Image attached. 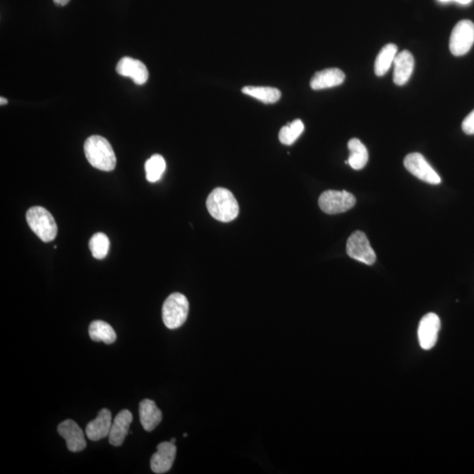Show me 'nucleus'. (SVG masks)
I'll list each match as a JSON object with an SVG mask.
<instances>
[{"label":"nucleus","mask_w":474,"mask_h":474,"mask_svg":"<svg viewBox=\"0 0 474 474\" xmlns=\"http://www.w3.org/2000/svg\"><path fill=\"white\" fill-rule=\"evenodd\" d=\"M7 104V100L6 98H0V105H4Z\"/></svg>","instance_id":"28"},{"label":"nucleus","mask_w":474,"mask_h":474,"mask_svg":"<svg viewBox=\"0 0 474 474\" xmlns=\"http://www.w3.org/2000/svg\"><path fill=\"white\" fill-rule=\"evenodd\" d=\"M405 168L420 180L431 185L441 183V177L420 153H411L404 159Z\"/></svg>","instance_id":"8"},{"label":"nucleus","mask_w":474,"mask_h":474,"mask_svg":"<svg viewBox=\"0 0 474 474\" xmlns=\"http://www.w3.org/2000/svg\"><path fill=\"white\" fill-rule=\"evenodd\" d=\"M348 149L350 150V157L348 163L352 169L361 170L367 164L369 155L366 147L358 138H352L348 143Z\"/></svg>","instance_id":"19"},{"label":"nucleus","mask_w":474,"mask_h":474,"mask_svg":"<svg viewBox=\"0 0 474 474\" xmlns=\"http://www.w3.org/2000/svg\"><path fill=\"white\" fill-rule=\"evenodd\" d=\"M132 421V413L128 409H123L115 416L109 433V443L112 445L118 447L123 445L130 431Z\"/></svg>","instance_id":"15"},{"label":"nucleus","mask_w":474,"mask_h":474,"mask_svg":"<svg viewBox=\"0 0 474 474\" xmlns=\"http://www.w3.org/2000/svg\"><path fill=\"white\" fill-rule=\"evenodd\" d=\"M346 252L351 259L368 265L373 264L376 261V254L371 248L366 234L363 233L362 231L356 230L349 237Z\"/></svg>","instance_id":"7"},{"label":"nucleus","mask_w":474,"mask_h":474,"mask_svg":"<svg viewBox=\"0 0 474 474\" xmlns=\"http://www.w3.org/2000/svg\"><path fill=\"white\" fill-rule=\"evenodd\" d=\"M345 74L337 68H331L318 71L311 78V88L316 91L332 88V87L342 85L344 82Z\"/></svg>","instance_id":"16"},{"label":"nucleus","mask_w":474,"mask_h":474,"mask_svg":"<svg viewBox=\"0 0 474 474\" xmlns=\"http://www.w3.org/2000/svg\"><path fill=\"white\" fill-rule=\"evenodd\" d=\"M304 131V124L301 120H295L280 130L279 138L284 145H292Z\"/></svg>","instance_id":"23"},{"label":"nucleus","mask_w":474,"mask_h":474,"mask_svg":"<svg viewBox=\"0 0 474 474\" xmlns=\"http://www.w3.org/2000/svg\"><path fill=\"white\" fill-rule=\"evenodd\" d=\"M89 335L94 342H103L112 344L115 342L117 336L115 329L104 321H93L90 324Z\"/></svg>","instance_id":"18"},{"label":"nucleus","mask_w":474,"mask_h":474,"mask_svg":"<svg viewBox=\"0 0 474 474\" xmlns=\"http://www.w3.org/2000/svg\"><path fill=\"white\" fill-rule=\"evenodd\" d=\"M474 43V24L468 20L458 22L451 32L450 49L453 55L461 56L468 53Z\"/></svg>","instance_id":"6"},{"label":"nucleus","mask_w":474,"mask_h":474,"mask_svg":"<svg viewBox=\"0 0 474 474\" xmlns=\"http://www.w3.org/2000/svg\"><path fill=\"white\" fill-rule=\"evenodd\" d=\"M318 203L324 213L337 215L351 210L355 206L356 198L346 191L329 190L321 193Z\"/></svg>","instance_id":"5"},{"label":"nucleus","mask_w":474,"mask_h":474,"mask_svg":"<svg viewBox=\"0 0 474 474\" xmlns=\"http://www.w3.org/2000/svg\"><path fill=\"white\" fill-rule=\"evenodd\" d=\"M89 247L95 259H103L108 256L109 252V238L104 233H96L91 238Z\"/></svg>","instance_id":"24"},{"label":"nucleus","mask_w":474,"mask_h":474,"mask_svg":"<svg viewBox=\"0 0 474 474\" xmlns=\"http://www.w3.org/2000/svg\"><path fill=\"white\" fill-rule=\"evenodd\" d=\"M71 0H54V2L56 5L60 6H66L68 3H69Z\"/></svg>","instance_id":"26"},{"label":"nucleus","mask_w":474,"mask_h":474,"mask_svg":"<svg viewBox=\"0 0 474 474\" xmlns=\"http://www.w3.org/2000/svg\"><path fill=\"white\" fill-rule=\"evenodd\" d=\"M61 437L66 439L68 450L79 453L86 449V441L82 428L73 420H66L58 427Z\"/></svg>","instance_id":"10"},{"label":"nucleus","mask_w":474,"mask_h":474,"mask_svg":"<svg viewBox=\"0 0 474 474\" xmlns=\"http://www.w3.org/2000/svg\"><path fill=\"white\" fill-rule=\"evenodd\" d=\"M116 71L123 77L130 78L136 85L142 86L149 78V71L141 61L125 56L119 61Z\"/></svg>","instance_id":"12"},{"label":"nucleus","mask_w":474,"mask_h":474,"mask_svg":"<svg viewBox=\"0 0 474 474\" xmlns=\"http://www.w3.org/2000/svg\"><path fill=\"white\" fill-rule=\"evenodd\" d=\"M207 208L212 217L222 222H232L239 214L237 199L230 190L222 187L214 189L208 195Z\"/></svg>","instance_id":"2"},{"label":"nucleus","mask_w":474,"mask_h":474,"mask_svg":"<svg viewBox=\"0 0 474 474\" xmlns=\"http://www.w3.org/2000/svg\"><path fill=\"white\" fill-rule=\"evenodd\" d=\"M166 170V162L161 155H153L148 159L145 164V172L147 180L150 183H155L163 176Z\"/></svg>","instance_id":"22"},{"label":"nucleus","mask_w":474,"mask_h":474,"mask_svg":"<svg viewBox=\"0 0 474 474\" xmlns=\"http://www.w3.org/2000/svg\"><path fill=\"white\" fill-rule=\"evenodd\" d=\"M398 48L396 44L389 43L383 47L379 51L374 64L375 74L382 77L386 74L393 63L394 58L398 54Z\"/></svg>","instance_id":"20"},{"label":"nucleus","mask_w":474,"mask_h":474,"mask_svg":"<svg viewBox=\"0 0 474 474\" xmlns=\"http://www.w3.org/2000/svg\"><path fill=\"white\" fill-rule=\"evenodd\" d=\"M393 66V82L397 86H403L408 83L414 71V56L408 51L398 53Z\"/></svg>","instance_id":"14"},{"label":"nucleus","mask_w":474,"mask_h":474,"mask_svg":"<svg viewBox=\"0 0 474 474\" xmlns=\"http://www.w3.org/2000/svg\"><path fill=\"white\" fill-rule=\"evenodd\" d=\"M242 92L250 97L257 98L263 103L273 104L280 100L282 93L279 89L274 87L264 86H245L242 89Z\"/></svg>","instance_id":"21"},{"label":"nucleus","mask_w":474,"mask_h":474,"mask_svg":"<svg viewBox=\"0 0 474 474\" xmlns=\"http://www.w3.org/2000/svg\"><path fill=\"white\" fill-rule=\"evenodd\" d=\"M462 130L466 135H474V110L463 121Z\"/></svg>","instance_id":"25"},{"label":"nucleus","mask_w":474,"mask_h":474,"mask_svg":"<svg viewBox=\"0 0 474 474\" xmlns=\"http://www.w3.org/2000/svg\"><path fill=\"white\" fill-rule=\"evenodd\" d=\"M157 453L150 460V468L155 473L162 474L169 472L175 460L177 447L172 442H163L157 447Z\"/></svg>","instance_id":"11"},{"label":"nucleus","mask_w":474,"mask_h":474,"mask_svg":"<svg viewBox=\"0 0 474 474\" xmlns=\"http://www.w3.org/2000/svg\"><path fill=\"white\" fill-rule=\"evenodd\" d=\"M170 442H172V443H176V438H172V439H170Z\"/></svg>","instance_id":"30"},{"label":"nucleus","mask_w":474,"mask_h":474,"mask_svg":"<svg viewBox=\"0 0 474 474\" xmlns=\"http://www.w3.org/2000/svg\"><path fill=\"white\" fill-rule=\"evenodd\" d=\"M140 422L148 432L153 431L163 419L160 409L158 408L154 401L145 399L139 404Z\"/></svg>","instance_id":"17"},{"label":"nucleus","mask_w":474,"mask_h":474,"mask_svg":"<svg viewBox=\"0 0 474 474\" xmlns=\"http://www.w3.org/2000/svg\"><path fill=\"white\" fill-rule=\"evenodd\" d=\"M189 302L184 294L174 293L165 299L162 309L163 321L167 328H180L187 319Z\"/></svg>","instance_id":"4"},{"label":"nucleus","mask_w":474,"mask_h":474,"mask_svg":"<svg viewBox=\"0 0 474 474\" xmlns=\"http://www.w3.org/2000/svg\"><path fill=\"white\" fill-rule=\"evenodd\" d=\"M26 222L41 241L45 242L55 240L58 235V225L53 215L41 207H34L26 212Z\"/></svg>","instance_id":"3"},{"label":"nucleus","mask_w":474,"mask_h":474,"mask_svg":"<svg viewBox=\"0 0 474 474\" xmlns=\"http://www.w3.org/2000/svg\"><path fill=\"white\" fill-rule=\"evenodd\" d=\"M87 160L91 165L103 172H112L116 166V155L111 144L100 135H93L83 145Z\"/></svg>","instance_id":"1"},{"label":"nucleus","mask_w":474,"mask_h":474,"mask_svg":"<svg viewBox=\"0 0 474 474\" xmlns=\"http://www.w3.org/2000/svg\"><path fill=\"white\" fill-rule=\"evenodd\" d=\"M454 1L460 4V5H468V4L471 3L473 0H454Z\"/></svg>","instance_id":"27"},{"label":"nucleus","mask_w":474,"mask_h":474,"mask_svg":"<svg viewBox=\"0 0 474 474\" xmlns=\"http://www.w3.org/2000/svg\"><path fill=\"white\" fill-rule=\"evenodd\" d=\"M112 413L107 408H102L98 412L96 419L91 421L87 424L86 433L87 437L92 441L107 438L109 436L112 427Z\"/></svg>","instance_id":"13"},{"label":"nucleus","mask_w":474,"mask_h":474,"mask_svg":"<svg viewBox=\"0 0 474 474\" xmlns=\"http://www.w3.org/2000/svg\"><path fill=\"white\" fill-rule=\"evenodd\" d=\"M187 436H188V435H187V433H185V434H184V437H185V438H187Z\"/></svg>","instance_id":"31"},{"label":"nucleus","mask_w":474,"mask_h":474,"mask_svg":"<svg viewBox=\"0 0 474 474\" xmlns=\"http://www.w3.org/2000/svg\"><path fill=\"white\" fill-rule=\"evenodd\" d=\"M440 328L441 321L437 314L428 313L422 318L418 327V340L423 350L430 351L437 344Z\"/></svg>","instance_id":"9"},{"label":"nucleus","mask_w":474,"mask_h":474,"mask_svg":"<svg viewBox=\"0 0 474 474\" xmlns=\"http://www.w3.org/2000/svg\"><path fill=\"white\" fill-rule=\"evenodd\" d=\"M439 1L446 3V2H450V1H454V0H439Z\"/></svg>","instance_id":"29"}]
</instances>
